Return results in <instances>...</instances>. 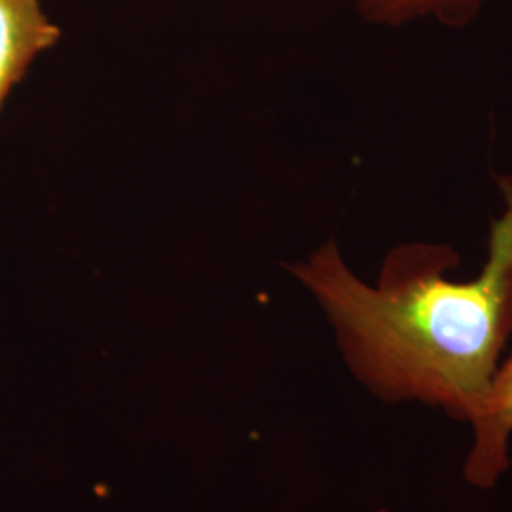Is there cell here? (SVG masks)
I'll list each match as a JSON object with an SVG mask.
<instances>
[{
    "label": "cell",
    "instance_id": "cell-3",
    "mask_svg": "<svg viewBox=\"0 0 512 512\" xmlns=\"http://www.w3.org/2000/svg\"><path fill=\"white\" fill-rule=\"evenodd\" d=\"M59 38L40 0H0V109L33 61Z\"/></svg>",
    "mask_w": 512,
    "mask_h": 512
},
{
    "label": "cell",
    "instance_id": "cell-1",
    "mask_svg": "<svg viewBox=\"0 0 512 512\" xmlns=\"http://www.w3.org/2000/svg\"><path fill=\"white\" fill-rule=\"evenodd\" d=\"M503 213L475 279L456 281L454 249L403 245L376 285L348 268L334 241L291 266L334 329L349 372L387 404L421 403L475 423L512 338V173L499 175Z\"/></svg>",
    "mask_w": 512,
    "mask_h": 512
},
{
    "label": "cell",
    "instance_id": "cell-2",
    "mask_svg": "<svg viewBox=\"0 0 512 512\" xmlns=\"http://www.w3.org/2000/svg\"><path fill=\"white\" fill-rule=\"evenodd\" d=\"M473 425V446L463 465L465 480L475 488H494L511 469L512 351L495 374L488 401Z\"/></svg>",
    "mask_w": 512,
    "mask_h": 512
},
{
    "label": "cell",
    "instance_id": "cell-4",
    "mask_svg": "<svg viewBox=\"0 0 512 512\" xmlns=\"http://www.w3.org/2000/svg\"><path fill=\"white\" fill-rule=\"evenodd\" d=\"M361 18L385 27H404L433 21L446 27L473 23L486 6L497 0H346Z\"/></svg>",
    "mask_w": 512,
    "mask_h": 512
}]
</instances>
